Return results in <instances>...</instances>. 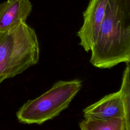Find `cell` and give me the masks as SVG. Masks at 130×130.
<instances>
[{"mask_svg":"<svg viewBox=\"0 0 130 130\" xmlns=\"http://www.w3.org/2000/svg\"><path fill=\"white\" fill-rule=\"evenodd\" d=\"M90 62L110 69L130 61V0H109Z\"/></svg>","mask_w":130,"mask_h":130,"instance_id":"1","label":"cell"},{"mask_svg":"<svg viewBox=\"0 0 130 130\" xmlns=\"http://www.w3.org/2000/svg\"><path fill=\"white\" fill-rule=\"evenodd\" d=\"M39 54L37 34L26 23L0 31V84L37 64Z\"/></svg>","mask_w":130,"mask_h":130,"instance_id":"2","label":"cell"},{"mask_svg":"<svg viewBox=\"0 0 130 130\" xmlns=\"http://www.w3.org/2000/svg\"><path fill=\"white\" fill-rule=\"evenodd\" d=\"M81 87L82 81L79 79L55 82L49 90L25 103L16 113L18 120L40 125L54 118L68 107Z\"/></svg>","mask_w":130,"mask_h":130,"instance_id":"3","label":"cell"},{"mask_svg":"<svg viewBox=\"0 0 130 130\" xmlns=\"http://www.w3.org/2000/svg\"><path fill=\"white\" fill-rule=\"evenodd\" d=\"M109 0H90L83 13V22L77 32L80 45L88 52L95 42Z\"/></svg>","mask_w":130,"mask_h":130,"instance_id":"4","label":"cell"},{"mask_svg":"<svg viewBox=\"0 0 130 130\" xmlns=\"http://www.w3.org/2000/svg\"><path fill=\"white\" fill-rule=\"evenodd\" d=\"M85 118L103 120L124 118V110L120 91L108 94L83 110Z\"/></svg>","mask_w":130,"mask_h":130,"instance_id":"5","label":"cell"},{"mask_svg":"<svg viewBox=\"0 0 130 130\" xmlns=\"http://www.w3.org/2000/svg\"><path fill=\"white\" fill-rule=\"evenodd\" d=\"M29 0H13L0 4V31L9 30L26 19L32 11Z\"/></svg>","mask_w":130,"mask_h":130,"instance_id":"6","label":"cell"},{"mask_svg":"<svg viewBox=\"0 0 130 130\" xmlns=\"http://www.w3.org/2000/svg\"><path fill=\"white\" fill-rule=\"evenodd\" d=\"M81 130H125L124 118L103 120L85 118L79 123Z\"/></svg>","mask_w":130,"mask_h":130,"instance_id":"7","label":"cell"},{"mask_svg":"<svg viewBox=\"0 0 130 130\" xmlns=\"http://www.w3.org/2000/svg\"><path fill=\"white\" fill-rule=\"evenodd\" d=\"M127 66L123 72L122 83L119 90L124 110V119L125 122V130H130L129 123V101H130V82H129V64Z\"/></svg>","mask_w":130,"mask_h":130,"instance_id":"8","label":"cell"},{"mask_svg":"<svg viewBox=\"0 0 130 130\" xmlns=\"http://www.w3.org/2000/svg\"><path fill=\"white\" fill-rule=\"evenodd\" d=\"M13 1V0H7L8 2H11V1Z\"/></svg>","mask_w":130,"mask_h":130,"instance_id":"9","label":"cell"}]
</instances>
